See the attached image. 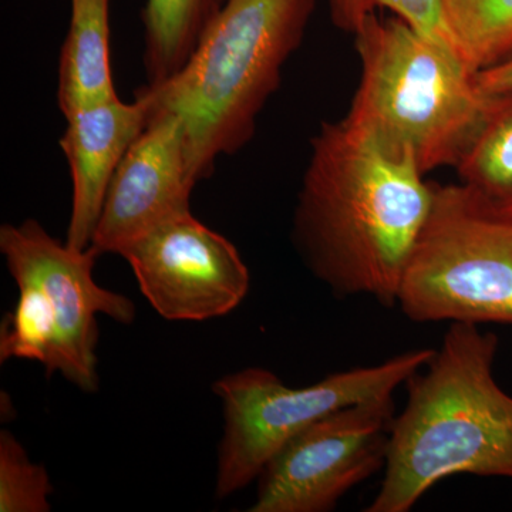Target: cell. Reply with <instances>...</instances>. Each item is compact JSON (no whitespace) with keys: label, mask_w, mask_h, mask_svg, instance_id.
<instances>
[{"label":"cell","mask_w":512,"mask_h":512,"mask_svg":"<svg viewBox=\"0 0 512 512\" xmlns=\"http://www.w3.org/2000/svg\"><path fill=\"white\" fill-rule=\"evenodd\" d=\"M434 349H414L376 366L333 373L306 387L286 386L271 370L248 367L212 386L224 412L218 448V498H227L261 476L272 460L313 423L352 404L393 397L419 372Z\"/></svg>","instance_id":"6"},{"label":"cell","mask_w":512,"mask_h":512,"mask_svg":"<svg viewBox=\"0 0 512 512\" xmlns=\"http://www.w3.org/2000/svg\"><path fill=\"white\" fill-rule=\"evenodd\" d=\"M52 483L10 431L0 433V512H49Z\"/></svg>","instance_id":"17"},{"label":"cell","mask_w":512,"mask_h":512,"mask_svg":"<svg viewBox=\"0 0 512 512\" xmlns=\"http://www.w3.org/2000/svg\"><path fill=\"white\" fill-rule=\"evenodd\" d=\"M498 336L450 323L440 349L406 382L384 477L367 512H409L448 477L512 480V396L494 379Z\"/></svg>","instance_id":"2"},{"label":"cell","mask_w":512,"mask_h":512,"mask_svg":"<svg viewBox=\"0 0 512 512\" xmlns=\"http://www.w3.org/2000/svg\"><path fill=\"white\" fill-rule=\"evenodd\" d=\"M359 86L345 121L387 157L424 175L454 167L473 143L491 96L453 47L397 16L370 15L356 30Z\"/></svg>","instance_id":"3"},{"label":"cell","mask_w":512,"mask_h":512,"mask_svg":"<svg viewBox=\"0 0 512 512\" xmlns=\"http://www.w3.org/2000/svg\"><path fill=\"white\" fill-rule=\"evenodd\" d=\"M0 252L16 285L36 286L55 312L59 336L52 375L59 372L83 392H96L97 315L130 325L136 318L134 303L97 285L93 268L99 256L92 249L70 248L35 220L3 224Z\"/></svg>","instance_id":"8"},{"label":"cell","mask_w":512,"mask_h":512,"mask_svg":"<svg viewBox=\"0 0 512 512\" xmlns=\"http://www.w3.org/2000/svg\"><path fill=\"white\" fill-rule=\"evenodd\" d=\"M120 256L161 318L202 322L235 311L251 276L237 247L192 215H177L124 249Z\"/></svg>","instance_id":"9"},{"label":"cell","mask_w":512,"mask_h":512,"mask_svg":"<svg viewBox=\"0 0 512 512\" xmlns=\"http://www.w3.org/2000/svg\"><path fill=\"white\" fill-rule=\"evenodd\" d=\"M227 0H144L143 66L147 86L184 69Z\"/></svg>","instance_id":"13"},{"label":"cell","mask_w":512,"mask_h":512,"mask_svg":"<svg viewBox=\"0 0 512 512\" xmlns=\"http://www.w3.org/2000/svg\"><path fill=\"white\" fill-rule=\"evenodd\" d=\"M111 0H70L59 59L57 103L63 116L117 99L111 67Z\"/></svg>","instance_id":"12"},{"label":"cell","mask_w":512,"mask_h":512,"mask_svg":"<svg viewBox=\"0 0 512 512\" xmlns=\"http://www.w3.org/2000/svg\"><path fill=\"white\" fill-rule=\"evenodd\" d=\"M454 49L474 74L512 56V0H441Z\"/></svg>","instance_id":"15"},{"label":"cell","mask_w":512,"mask_h":512,"mask_svg":"<svg viewBox=\"0 0 512 512\" xmlns=\"http://www.w3.org/2000/svg\"><path fill=\"white\" fill-rule=\"evenodd\" d=\"M397 305L417 323L512 325V210L436 184Z\"/></svg>","instance_id":"5"},{"label":"cell","mask_w":512,"mask_h":512,"mask_svg":"<svg viewBox=\"0 0 512 512\" xmlns=\"http://www.w3.org/2000/svg\"><path fill=\"white\" fill-rule=\"evenodd\" d=\"M434 191L412 161L387 157L343 120L328 121L311 140L293 241L336 296L397 305Z\"/></svg>","instance_id":"1"},{"label":"cell","mask_w":512,"mask_h":512,"mask_svg":"<svg viewBox=\"0 0 512 512\" xmlns=\"http://www.w3.org/2000/svg\"><path fill=\"white\" fill-rule=\"evenodd\" d=\"M393 397L343 407L303 430L262 470L251 512H329L384 471Z\"/></svg>","instance_id":"7"},{"label":"cell","mask_w":512,"mask_h":512,"mask_svg":"<svg viewBox=\"0 0 512 512\" xmlns=\"http://www.w3.org/2000/svg\"><path fill=\"white\" fill-rule=\"evenodd\" d=\"M151 116L153 106L144 89L130 103L117 97L64 116L66 128L59 143L72 178L66 235L70 248L84 251L92 244L111 180Z\"/></svg>","instance_id":"11"},{"label":"cell","mask_w":512,"mask_h":512,"mask_svg":"<svg viewBox=\"0 0 512 512\" xmlns=\"http://www.w3.org/2000/svg\"><path fill=\"white\" fill-rule=\"evenodd\" d=\"M478 87L481 92L494 96V94L507 92L512 89V56L503 62L488 67L476 74Z\"/></svg>","instance_id":"19"},{"label":"cell","mask_w":512,"mask_h":512,"mask_svg":"<svg viewBox=\"0 0 512 512\" xmlns=\"http://www.w3.org/2000/svg\"><path fill=\"white\" fill-rule=\"evenodd\" d=\"M315 8L316 0H227L184 69L161 86L143 87L153 114L170 111L184 120L200 181L218 158L255 136Z\"/></svg>","instance_id":"4"},{"label":"cell","mask_w":512,"mask_h":512,"mask_svg":"<svg viewBox=\"0 0 512 512\" xmlns=\"http://www.w3.org/2000/svg\"><path fill=\"white\" fill-rule=\"evenodd\" d=\"M456 170L460 183L512 210V89L491 96L483 124Z\"/></svg>","instance_id":"14"},{"label":"cell","mask_w":512,"mask_h":512,"mask_svg":"<svg viewBox=\"0 0 512 512\" xmlns=\"http://www.w3.org/2000/svg\"><path fill=\"white\" fill-rule=\"evenodd\" d=\"M198 183L184 120L154 113L111 180L89 248L97 256L120 255L151 229L190 212Z\"/></svg>","instance_id":"10"},{"label":"cell","mask_w":512,"mask_h":512,"mask_svg":"<svg viewBox=\"0 0 512 512\" xmlns=\"http://www.w3.org/2000/svg\"><path fill=\"white\" fill-rule=\"evenodd\" d=\"M19 298L13 312L0 326V360H33L52 375L57 350V322L52 306L36 286L18 285Z\"/></svg>","instance_id":"16"},{"label":"cell","mask_w":512,"mask_h":512,"mask_svg":"<svg viewBox=\"0 0 512 512\" xmlns=\"http://www.w3.org/2000/svg\"><path fill=\"white\" fill-rule=\"evenodd\" d=\"M326 2H328L333 26L342 32L355 35L356 30L370 15H375L380 10H387L404 20L421 35L454 49L453 39L444 20L441 0H326Z\"/></svg>","instance_id":"18"}]
</instances>
